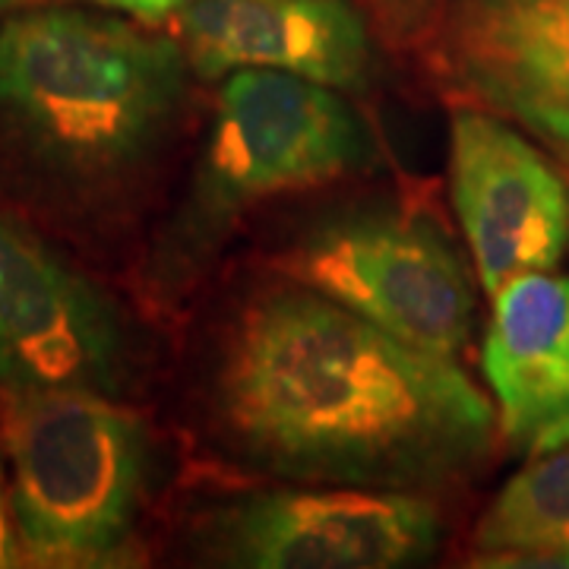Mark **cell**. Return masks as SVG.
I'll list each match as a JSON object with an SVG mask.
<instances>
[{
    "instance_id": "5b68a950",
    "label": "cell",
    "mask_w": 569,
    "mask_h": 569,
    "mask_svg": "<svg viewBox=\"0 0 569 569\" xmlns=\"http://www.w3.org/2000/svg\"><path fill=\"white\" fill-rule=\"evenodd\" d=\"M288 282L313 288L408 346L466 351L475 284L447 228L421 209L355 203L305 222L276 253Z\"/></svg>"
},
{
    "instance_id": "2e32d148",
    "label": "cell",
    "mask_w": 569,
    "mask_h": 569,
    "mask_svg": "<svg viewBox=\"0 0 569 569\" xmlns=\"http://www.w3.org/2000/svg\"><path fill=\"white\" fill-rule=\"evenodd\" d=\"M3 3H7V0H0V13H3Z\"/></svg>"
},
{
    "instance_id": "52a82bcc",
    "label": "cell",
    "mask_w": 569,
    "mask_h": 569,
    "mask_svg": "<svg viewBox=\"0 0 569 569\" xmlns=\"http://www.w3.org/2000/svg\"><path fill=\"white\" fill-rule=\"evenodd\" d=\"M133 370L137 339L121 307L0 206V389L118 399Z\"/></svg>"
},
{
    "instance_id": "ba28073f",
    "label": "cell",
    "mask_w": 569,
    "mask_h": 569,
    "mask_svg": "<svg viewBox=\"0 0 569 569\" xmlns=\"http://www.w3.org/2000/svg\"><path fill=\"white\" fill-rule=\"evenodd\" d=\"M452 206L490 298L529 272H550L569 247V190L516 127L485 108L449 121Z\"/></svg>"
},
{
    "instance_id": "3957f363",
    "label": "cell",
    "mask_w": 569,
    "mask_h": 569,
    "mask_svg": "<svg viewBox=\"0 0 569 569\" xmlns=\"http://www.w3.org/2000/svg\"><path fill=\"white\" fill-rule=\"evenodd\" d=\"M342 96L276 70L228 73L190 181L146 266L159 305L200 282L250 212L370 162L367 123Z\"/></svg>"
},
{
    "instance_id": "7a4b0ae2",
    "label": "cell",
    "mask_w": 569,
    "mask_h": 569,
    "mask_svg": "<svg viewBox=\"0 0 569 569\" xmlns=\"http://www.w3.org/2000/svg\"><path fill=\"white\" fill-rule=\"evenodd\" d=\"M193 70L181 44L92 10L0 26V193L41 219L102 228L171 162Z\"/></svg>"
},
{
    "instance_id": "8992f818",
    "label": "cell",
    "mask_w": 569,
    "mask_h": 569,
    "mask_svg": "<svg viewBox=\"0 0 569 569\" xmlns=\"http://www.w3.org/2000/svg\"><path fill=\"white\" fill-rule=\"evenodd\" d=\"M187 545L234 569L421 567L443 545V516L415 490L288 485L203 503Z\"/></svg>"
},
{
    "instance_id": "6da1fadb",
    "label": "cell",
    "mask_w": 569,
    "mask_h": 569,
    "mask_svg": "<svg viewBox=\"0 0 569 569\" xmlns=\"http://www.w3.org/2000/svg\"><path fill=\"white\" fill-rule=\"evenodd\" d=\"M209 440L288 485L433 493L493 447L497 415L456 358L282 279L234 310L206 373Z\"/></svg>"
},
{
    "instance_id": "9a60e30c",
    "label": "cell",
    "mask_w": 569,
    "mask_h": 569,
    "mask_svg": "<svg viewBox=\"0 0 569 569\" xmlns=\"http://www.w3.org/2000/svg\"><path fill=\"white\" fill-rule=\"evenodd\" d=\"M92 3H99L104 10H114V13H127L137 22L149 26V22H162L174 17L183 0H92Z\"/></svg>"
},
{
    "instance_id": "277c9868",
    "label": "cell",
    "mask_w": 569,
    "mask_h": 569,
    "mask_svg": "<svg viewBox=\"0 0 569 569\" xmlns=\"http://www.w3.org/2000/svg\"><path fill=\"white\" fill-rule=\"evenodd\" d=\"M0 430L22 560L123 563L152 488L149 427L114 396L32 389L7 392Z\"/></svg>"
},
{
    "instance_id": "5bb4252c",
    "label": "cell",
    "mask_w": 569,
    "mask_h": 569,
    "mask_svg": "<svg viewBox=\"0 0 569 569\" xmlns=\"http://www.w3.org/2000/svg\"><path fill=\"white\" fill-rule=\"evenodd\" d=\"M22 563L17 522H13V500H10V475H7V447L0 430V567Z\"/></svg>"
},
{
    "instance_id": "30bf717a",
    "label": "cell",
    "mask_w": 569,
    "mask_h": 569,
    "mask_svg": "<svg viewBox=\"0 0 569 569\" xmlns=\"http://www.w3.org/2000/svg\"><path fill=\"white\" fill-rule=\"evenodd\" d=\"M178 44L197 80L276 70L339 92L373 77V41L346 0H183Z\"/></svg>"
},
{
    "instance_id": "4fadbf2b",
    "label": "cell",
    "mask_w": 569,
    "mask_h": 569,
    "mask_svg": "<svg viewBox=\"0 0 569 569\" xmlns=\"http://www.w3.org/2000/svg\"><path fill=\"white\" fill-rule=\"evenodd\" d=\"M370 7L389 39L406 41L421 29L427 0H370Z\"/></svg>"
},
{
    "instance_id": "9c48e42d",
    "label": "cell",
    "mask_w": 569,
    "mask_h": 569,
    "mask_svg": "<svg viewBox=\"0 0 569 569\" xmlns=\"http://www.w3.org/2000/svg\"><path fill=\"white\" fill-rule=\"evenodd\" d=\"M433 58L452 92L569 152V0H447Z\"/></svg>"
},
{
    "instance_id": "7c38bea8",
    "label": "cell",
    "mask_w": 569,
    "mask_h": 569,
    "mask_svg": "<svg viewBox=\"0 0 569 569\" xmlns=\"http://www.w3.org/2000/svg\"><path fill=\"white\" fill-rule=\"evenodd\" d=\"M475 563L569 567V447L531 456L478 519Z\"/></svg>"
},
{
    "instance_id": "8fae6325",
    "label": "cell",
    "mask_w": 569,
    "mask_h": 569,
    "mask_svg": "<svg viewBox=\"0 0 569 569\" xmlns=\"http://www.w3.org/2000/svg\"><path fill=\"white\" fill-rule=\"evenodd\" d=\"M490 301L481 370L500 437L522 456L569 447V279L529 272Z\"/></svg>"
}]
</instances>
